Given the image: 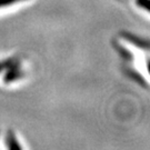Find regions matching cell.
Segmentation results:
<instances>
[{"instance_id": "obj_5", "label": "cell", "mask_w": 150, "mask_h": 150, "mask_svg": "<svg viewBox=\"0 0 150 150\" xmlns=\"http://www.w3.org/2000/svg\"><path fill=\"white\" fill-rule=\"evenodd\" d=\"M19 1H25V0H0V8L12 5V4H16V2H19Z\"/></svg>"}, {"instance_id": "obj_2", "label": "cell", "mask_w": 150, "mask_h": 150, "mask_svg": "<svg viewBox=\"0 0 150 150\" xmlns=\"http://www.w3.org/2000/svg\"><path fill=\"white\" fill-rule=\"evenodd\" d=\"M9 71H8V74L6 75L5 77V82H11L12 80H16L18 78H20L22 76V72L20 68H19V64H15V66H12L9 68Z\"/></svg>"}, {"instance_id": "obj_4", "label": "cell", "mask_w": 150, "mask_h": 150, "mask_svg": "<svg viewBox=\"0 0 150 150\" xmlns=\"http://www.w3.org/2000/svg\"><path fill=\"white\" fill-rule=\"evenodd\" d=\"M19 64V61H18V59H16V58H13V59H9V60H6L5 62H0V71L4 69V68H10V67H12V66H15V64Z\"/></svg>"}, {"instance_id": "obj_6", "label": "cell", "mask_w": 150, "mask_h": 150, "mask_svg": "<svg viewBox=\"0 0 150 150\" xmlns=\"http://www.w3.org/2000/svg\"><path fill=\"white\" fill-rule=\"evenodd\" d=\"M137 4L139 7L144 8L146 10H148V7H149V0H137Z\"/></svg>"}, {"instance_id": "obj_1", "label": "cell", "mask_w": 150, "mask_h": 150, "mask_svg": "<svg viewBox=\"0 0 150 150\" xmlns=\"http://www.w3.org/2000/svg\"><path fill=\"white\" fill-rule=\"evenodd\" d=\"M121 36L126 38L128 41H130V42H132L134 45H136L137 47L148 49V46H149V45H148V41H147V40H144V39H141V38L136 37V36H134V35L127 33V32H122Z\"/></svg>"}, {"instance_id": "obj_3", "label": "cell", "mask_w": 150, "mask_h": 150, "mask_svg": "<svg viewBox=\"0 0 150 150\" xmlns=\"http://www.w3.org/2000/svg\"><path fill=\"white\" fill-rule=\"evenodd\" d=\"M6 145L8 146V148H10V149H20L21 147L19 146L18 144V141L16 140V137H15V134L13 132L9 130L8 132H7V137H6Z\"/></svg>"}]
</instances>
